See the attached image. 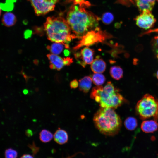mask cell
Masks as SVG:
<instances>
[{"mask_svg":"<svg viewBox=\"0 0 158 158\" xmlns=\"http://www.w3.org/2000/svg\"><path fill=\"white\" fill-rule=\"evenodd\" d=\"M20 158H34L33 157L29 154H25L22 155Z\"/></svg>","mask_w":158,"mask_h":158,"instance_id":"cell-30","label":"cell"},{"mask_svg":"<svg viewBox=\"0 0 158 158\" xmlns=\"http://www.w3.org/2000/svg\"><path fill=\"white\" fill-rule=\"evenodd\" d=\"M135 21L138 27L147 30L154 25L156 20L151 11L146 10L142 11L140 14L137 16Z\"/></svg>","mask_w":158,"mask_h":158,"instance_id":"cell-8","label":"cell"},{"mask_svg":"<svg viewBox=\"0 0 158 158\" xmlns=\"http://www.w3.org/2000/svg\"><path fill=\"white\" fill-rule=\"evenodd\" d=\"M48 39L51 41L63 44L69 48V44L73 39L78 37L71 34V28L66 20L61 16L47 18L44 24Z\"/></svg>","mask_w":158,"mask_h":158,"instance_id":"cell-2","label":"cell"},{"mask_svg":"<svg viewBox=\"0 0 158 158\" xmlns=\"http://www.w3.org/2000/svg\"><path fill=\"white\" fill-rule=\"evenodd\" d=\"M23 93L24 94L26 95L28 93V90L26 89H25L23 90Z\"/></svg>","mask_w":158,"mask_h":158,"instance_id":"cell-32","label":"cell"},{"mask_svg":"<svg viewBox=\"0 0 158 158\" xmlns=\"http://www.w3.org/2000/svg\"><path fill=\"white\" fill-rule=\"evenodd\" d=\"M156 75L157 78L158 79V70L156 72Z\"/></svg>","mask_w":158,"mask_h":158,"instance_id":"cell-33","label":"cell"},{"mask_svg":"<svg viewBox=\"0 0 158 158\" xmlns=\"http://www.w3.org/2000/svg\"><path fill=\"white\" fill-rule=\"evenodd\" d=\"M32 6L35 14L40 16L54 10L59 0H28Z\"/></svg>","mask_w":158,"mask_h":158,"instance_id":"cell-7","label":"cell"},{"mask_svg":"<svg viewBox=\"0 0 158 158\" xmlns=\"http://www.w3.org/2000/svg\"><path fill=\"white\" fill-rule=\"evenodd\" d=\"M47 56L50 61V67L51 69L60 70L65 65L63 59L57 55L51 54H47Z\"/></svg>","mask_w":158,"mask_h":158,"instance_id":"cell-10","label":"cell"},{"mask_svg":"<svg viewBox=\"0 0 158 158\" xmlns=\"http://www.w3.org/2000/svg\"><path fill=\"white\" fill-rule=\"evenodd\" d=\"M141 128L145 133H153L158 129V123L154 120H145L142 123Z\"/></svg>","mask_w":158,"mask_h":158,"instance_id":"cell-13","label":"cell"},{"mask_svg":"<svg viewBox=\"0 0 158 158\" xmlns=\"http://www.w3.org/2000/svg\"><path fill=\"white\" fill-rule=\"evenodd\" d=\"M106 66L105 61L99 56H97L91 63V68L95 73H101L104 71Z\"/></svg>","mask_w":158,"mask_h":158,"instance_id":"cell-11","label":"cell"},{"mask_svg":"<svg viewBox=\"0 0 158 158\" xmlns=\"http://www.w3.org/2000/svg\"><path fill=\"white\" fill-rule=\"evenodd\" d=\"M54 141L60 145L67 143L68 140V135L67 132L59 127L53 135Z\"/></svg>","mask_w":158,"mask_h":158,"instance_id":"cell-12","label":"cell"},{"mask_svg":"<svg viewBox=\"0 0 158 158\" xmlns=\"http://www.w3.org/2000/svg\"><path fill=\"white\" fill-rule=\"evenodd\" d=\"M111 81L103 87L99 86L93 88L90 94L91 99L99 103L101 107L115 109L121 106L125 99Z\"/></svg>","mask_w":158,"mask_h":158,"instance_id":"cell-4","label":"cell"},{"mask_svg":"<svg viewBox=\"0 0 158 158\" xmlns=\"http://www.w3.org/2000/svg\"><path fill=\"white\" fill-rule=\"evenodd\" d=\"M136 5L141 12L151 11L155 4V0H135Z\"/></svg>","mask_w":158,"mask_h":158,"instance_id":"cell-14","label":"cell"},{"mask_svg":"<svg viewBox=\"0 0 158 158\" xmlns=\"http://www.w3.org/2000/svg\"><path fill=\"white\" fill-rule=\"evenodd\" d=\"M152 49L155 55L158 59V35L155 36L152 42Z\"/></svg>","mask_w":158,"mask_h":158,"instance_id":"cell-24","label":"cell"},{"mask_svg":"<svg viewBox=\"0 0 158 158\" xmlns=\"http://www.w3.org/2000/svg\"><path fill=\"white\" fill-rule=\"evenodd\" d=\"M158 1V0H157Z\"/></svg>","mask_w":158,"mask_h":158,"instance_id":"cell-34","label":"cell"},{"mask_svg":"<svg viewBox=\"0 0 158 158\" xmlns=\"http://www.w3.org/2000/svg\"><path fill=\"white\" fill-rule=\"evenodd\" d=\"M114 19V16L112 14L109 12H107L104 14L102 17V20L104 23L109 24L111 23Z\"/></svg>","mask_w":158,"mask_h":158,"instance_id":"cell-22","label":"cell"},{"mask_svg":"<svg viewBox=\"0 0 158 158\" xmlns=\"http://www.w3.org/2000/svg\"><path fill=\"white\" fill-rule=\"evenodd\" d=\"M92 79L90 76H86L79 80V90L84 93H87L91 88Z\"/></svg>","mask_w":158,"mask_h":158,"instance_id":"cell-15","label":"cell"},{"mask_svg":"<svg viewBox=\"0 0 158 158\" xmlns=\"http://www.w3.org/2000/svg\"><path fill=\"white\" fill-rule=\"evenodd\" d=\"M31 32L30 31H27L25 33V38H27L30 37L31 35Z\"/></svg>","mask_w":158,"mask_h":158,"instance_id":"cell-29","label":"cell"},{"mask_svg":"<svg viewBox=\"0 0 158 158\" xmlns=\"http://www.w3.org/2000/svg\"><path fill=\"white\" fill-rule=\"evenodd\" d=\"M18 153L15 150L11 148L6 149L5 152V158H16Z\"/></svg>","mask_w":158,"mask_h":158,"instance_id":"cell-23","label":"cell"},{"mask_svg":"<svg viewBox=\"0 0 158 158\" xmlns=\"http://www.w3.org/2000/svg\"><path fill=\"white\" fill-rule=\"evenodd\" d=\"M112 36L106 31H103L99 27L91 30L79 37L80 40L73 48L75 51L84 46L88 47L99 42H103Z\"/></svg>","mask_w":158,"mask_h":158,"instance_id":"cell-6","label":"cell"},{"mask_svg":"<svg viewBox=\"0 0 158 158\" xmlns=\"http://www.w3.org/2000/svg\"><path fill=\"white\" fill-rule=\"evenodd\" d=\"M16 18L15 15L11 12H6L4 13L2 19L3 24L7 27L13 25L16 23Z\"/></svg>","mask_w":158,"mask_h":158,"instance_id":"cell-16","label":"cell"},{"mask_svg":"<svg viewBox=\"0 0 158 158\" xmlns=\"http://www.w3.org/2000/svg\"><path fill=\"white\" fill-rule=\"evenodd\" d=\"M25 134L26 136L29 137L32 136L33 133L31 129H28L25 130Z\"/></svg>","mask_w":158,"mask_h":158,"instance_id":"cell-28","label":"cell"},{"mask_svg":"<svg viewBox=\"0 0 158 158\" xmlns=\"http://www.w3.org/2000/svg\"><path fill=\"white\" fill-rule=\"evenodd\" d=\"M53 137L52 133L47 130H42L39 133V138L40 141L43 143L49 142Z\"/></svg>","mask_w":158,"mask_h":158,"instance_id":"cell-18","label":"cell"},{"mask_svg":"<svg viewBox=\"0 0 158 158\" xmlns=\"http://www.w3.org/2000/svg\"><path fill=\"white\" fill-rule=\"evenodd\" d=\"M110 73L111 77L116 80H120L123 75V71L122 68L117 66H114L111 67Z\"/></svg>","mask_w":158,"mask_h":158,"instance_id":"cell-17","label":"cell"},{"mask_svg":"<svg viewBox=\"0 0 158 158\" xmlns=\"http://www.w3.org/2000/svg\"><path fill=\"white\" fill-rule=\"evenodd\" d=\"M64 63L65 65L69 66L73 62L72 58L67 57L63 59Z\"/></svg>","mask_w":158,"mask_h":158,"instance_id":"cell-27","label":"cell"},{"mask_svg":"<svg viewBox=\"0 0 158 158\" xmlns=\"http://www.w3.org/2000/svg\"><path fill=\"white\" fill-rule=\"evenodd\" d=\"M94 50L88 47L81 49L80 52L74 54L77 63L85 68L86 64H91L93 61Z\"/></svg>","mask_w":158,"mask_h":158,"instance_id":"cell-9","label":"cell"},{"mask_svg":"<svg viewBox=\"0 0 158 158\" xmlns=\"http://www.w3.org/2000/svg\"><path fill=\"white\" fill-rule=\"evenodd\" d=\"M124 124L127 129L129 130H133L135 129L137 126V121L134 117H128L125 120Z\"/></svg>","mask_w":158,"mask_h":158,"instance_id":"cell-19","label":"cell"},{"mask_svg":"<svg viewBox=\"0 0 158 158\" xmlns=\"http://www.w3.org/2000/svg\"><path fill=\"white\" fill-rule=\"evenodd\" d=\"M64 45L61 43L55 42L51 46L47 47V49L49 50L52 54L58 55L63 51Z\"/></svg>","mask_w":158,"mask_h":158,"instance_id":"cell-20","label":"cell"},{"mask_svg":"<svg viewBox=\"0 0 158 158\" xmlns=\"http://www.w3.org/2000/svg\"><path fill=\"white\" fill-rule=\"evenodd\" d=\"M93 121L100 133L107 136L117 134L121 126L120 116L111 108L101 107L94 114Z\"/></svg>","mask_w":158,"mask_h":158,"instance_id":"cell-3","label":"cell"},{"mask_svg":"<svg viewBox=\"0 0 158 158\" xmlns=\"http://www.w3.org/2000/svg\"><path fill=\"white\" fill-rule=\"evenodd\" d=\"M64 55L65 56H68L70 54V51L67 49H65L64 51Z\"/></svg>","mask_w":158,"mask_h":158,"instance_id":"cell-31","label":"cell"},{"mask_svg":"<svg viewBox=\"0 0 158 158\" xmlns=\"http://www.w3.org/2000/svg\"><path fill=\"white\" fill-rule=\"evenodd\" d=\"M28 147L32 150L33 155H36L39 151L40 148L36 146L35 142L33 141L32 144H29Z\"/></svg>","mask_w":158,"mask_h":158,"instance_id":"cell-25","label":"cell"},{"mask_svg":"<svg viewBox=\"0 0 158 158\" xmlns=\"http://www.w3.org/2000/svg\"><path fill=\"white\" fill-rule=\"evenodd\" d=\"M92 79L94 84L98 86H100L104 84L106 80L104 76L100 73L93 74L92 75Z\"/></svg>","mask_w":158,"mask_h":158,"instance_id":"cell-21","label":"cell"},{"mask_svg":"<svg viewBox=\"0 0 158 158\" xmlns=\"http://www.w3.org/2000/svg\"><path fill=\"white\" fill-rule=\"evenodd\" d=\"M78 84L77 80L74 79L70 82V86L71 89H75L78 87Z\"/></svg>","mask_w":158,"mask_h":158,"instance_id":"cell-26","label":"cell"},{"mask_svg":"<svg viewBox=\"0 0 158 158\" xmlns=\"http://www.w3.org/2000/svg\"><path fill=\"white\" fill-rule=\"evenodd\" d=\"M88 6L73 4L67 13L66 20L72 32L78 38L98 25L99 18L85 9Z\"/></svg>","mask_w":158,"mask_h":158,"instance_id":"cell-1","label":"cell"},{"mask_svg":"<svg viewBox=\"0 0 158 158\" xmlns=\"http://www.w3.org/2000/svg\"><path fill=\"white\" fill-rule=\"evenodd\" d=\"M137 113L141 119H145L153 117L158 119V100L148 94H145L137 103Z\"/></svg>","mask_w":158,"mask_h":158,"instance_id":"cell-5","label":"cell"}]
</instances>
